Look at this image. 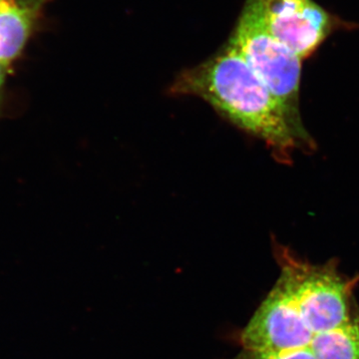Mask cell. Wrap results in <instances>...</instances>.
I'll use <instances>...</instances> for the list:
<instances>
[{"label": "cell", "instance_id": "cell-1", "mask_svg": "<svg viewBox=\"0 0 359 359\" xmlns=\"http://www.w3.org/2000/svg\"><path fill=\"white\" fill-rule=\"evenodd\" d=\"M177 95L204 99L240 128L262 139L280 162L299 148L313 145L231 41L218 55L179 75Z\"/></svg>", "mask_w": 359, "mask_h": 359}, {"label": "cell", "instance_id": "cell-2", "mask_svg": "<svg viewBox=\"0 0 359 359\" xmlns=\"http://www.w3.org/2000/svg\"><path fill=\"white\" fill-rule=\"evenodd\" d=\"M230 41L283 104L294 124L306 130L299 114L302 60L269 32L263 0L245 1Z\"/></svg>", "mask_w": 359, "mask_h": 359}, {"label": "cell", "instance_id": "cell-3", "mask_svg": "<svg viewBox=\"0 0 359 359\" xmlns=\"http://www.w3.org/2000/svg\"><path fill=\"white\" fill-rule=\"evenodd\" d=\"M275 256L280 273L292 285L302 318L314 337L344 327L358 314L353 313L351 299L358 278L341 275L334 261L309 264L282 245L275 248Z\"/></svg>", "mask_w": 359, "mask_h": 359}, {"label": "cell", "instance_id": "cell-4", "mask_svg": "<svg viewBox=\"0 0 359 359\" xmlns=\"http://www.w3.org/2000/svg\"><path fill=\"white\" fill-rule=\"evenodd\" d=\"M313 339L302 318L292 285L282 273L240 334L243 349L262 353L311 347Z\"/></svg>", "mask_w": 359, "mask_h": 359}, {"label": "cell", "instance_id": "cell-5", "mask_svg": "<svg viewBox=\"0 0 359 359\" xmlns=\"http://www.w3.org/2000/svg\"><path fill=\"white\" fill-rule=\"evenodd\" d=\"M263 8L269 32L302 60L341 23L314 0H263Z\"/></svg>", "mask_w": 359, "mask_h": 359}, {"label": "cell", "instance_id": "cell-6", "mask_svg": "<svg viewBox=\"0 0 359 359\" xmlns=\"http://www.w3.org/2000/svg\"><path fill=\"white\" fill-rule=\"evenodd\" d=\"M47 0H0V65L20 55Z\"/></svg>", "mask_w": 359, "mask_h": 359}, {"label": "cell", "instance_id": "cell-7", "mask_svg": "<svg viewBox=\"0 0 359 359\" xmlns=\"http://www.w3.org/2000/svg\"><path fill=\"white\" fill-rule=\"evenodd\" d=\"M316 359H359V314L344 327L314 337Z\"/></svg>", "mask_w": 359, "mask_h": 359}, {"label": "cell", "instance_id": "cell-8", "mask_svg": "<svg viewBox=\"0 0 359 359\" xmlns=\"http://www.w3.org/2000/svg\"><path fill=\"white\" fill-rule=\"evenodd\" d=\"M231 359H316L311 347L282 351V353H262V351L243 349L238 355Z\"/></svg>", "mask_w": 359, "mask_h": 359}, {"label": "cell", "instance_id": "cell-9", "mask_svg": "<svg viewBox=\"0 0 359 359\" xmlns=\"http://www.w3.org/2000/svg\"><path fill=\"white\" fill-rule=\"evenodd\" d=\"M4 65H0V88H1L2 84H4Z\"/></svg>", "mask_w": 359, "mask_h": 359}]
</instances>
